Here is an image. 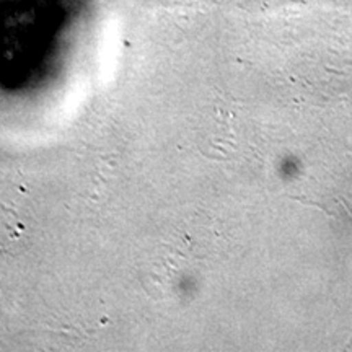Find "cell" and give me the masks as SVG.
I'll use <instances>...</instances> for the list:
<instances>
[{
  "mask_svg": "<svg viewBox=\"0 0 352 352\" xmlns=\"http://www.w3.org/2000/svg\"><path fill=\"white\" fill-rule=\"evenodd\" d=\"M96 0H0V70L51 76L67 63Z\"/></svg>",
  "mask_w": 352,
  "mask_h": 352,
  "instance_id": "6da1fadb",
  "label": "cell"
}]
</instances>
